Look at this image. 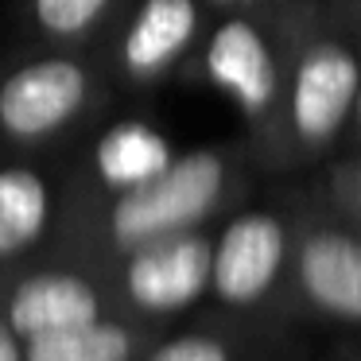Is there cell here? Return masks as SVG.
Here are the masks:
<instances>
[{
	"label": "cell",
	"mask_w": 361,
	"mask_h": 361,
	"mask_svg": "<svg viewBox=\"0 0 361 361\" xmlns=\"http://www.w3.org/2000/svg\"><path fill=\"white\" fill-rule=\"evenodd\" d=\"M357 97V59L342 47H314L299 63L291 113L303 140H326L342 125L350 102Z\"/></svg>",
	"instance_id": "obj_5"
},
{
	"label": "cell",
	"mask_w": 361,
	"mask_h": 361,
	"mask_svg": "<svg viewBox=\"0 0 361 361\" xmlns=\"http://www.w3.org/2000/svg\"><path fill=\"white\" fill-rule=\"evenodd\" d=\"M280 260H283V229L268 214H245L221 233L210 283L229 303H252L272 288Z\"/></svg>",
	"instance_id": "obj_4"
},
{
	"label": "cell",
	"mask_w": 361,
	"mask_h": 361,
	"mask_svg": "<svg viewBox=\"0 0 361 361\" xmlns=\"http://www.w3.org/2000/svg\"><path fill=\"white\" fill-rule=\"evenodd\" d=\"M221 4H229V0H221Z\"/></svg>",
	"instance_id": "obj_17"
},
{
	"label": "cell",
	"mask_w": 361,
	"mask_h": 361,
	"mask_svg": "<svg viewBox=\"0 0 361 361\" xmlns=\"http://www.w3.org/2000/svg\"><path fill=\"white\" fill-rule=\"evenodd\" d=\"M0 361H20V350H16L8 330H0Z\"/></svg>",
	"instance_id": "obj_15"
},
{
	"label": "cell",
	"mask_w": 361,
	"mask_h": 361,
	"mask_svg": "<svg viewBox=\"0 0 361 361\" xmlns=\"http://www.w3.org/2000/svg\"><path fill=\"white\" fill-rule=\"evenodd\" d=\"M86 97V74L74 63L47 59L12 74L0 90V125L16 136H43L59 128Z\"/></svg>",
	"instance_id": "obj_2"
},
{
	"label": "cell",
	"mask_w": 361,
	"mask_h": 361,
	"mask_svg": "<svg viewBox=\"0 0 361 361\" xmlns=\"http://www.w3.org/2000/svg\"><path fill=\"white\" fill-rule=\"evenodd\" d=\"M152 361H229L226 350L210 338H198V334H187V338H175L167 342L164 350H156Z\"/></svg>",
	"instance_id": "obj_14"
},
{
	"label": "cell",
	"mask_w": 361,
	"mask_h": 361,
	"mask_svg": "<svg viewBox=\"0 0 361 361\" xmlns=\"http://www.w3.org/2000/svg\"><path fill=\"white\" fill-rule=\"evenodd\" d=\"M195 35V0H148L125 39V63L136 74L159 71Z\"/></svg>",
	"instance_id": "obj_9"
},
{
	"label": "cell",
	"mask_w": 361,
	"mask_h": 361,
	"mask_svg": "<svg viewBox=\"0 0 361 361\" xmlns=\"http://www.w3.org/2000/svg\"><path fill=\"white\" fill-rule=\"evenodd\" d=\"M299 280L319 307L342 319H361V241L314 233L299 252Z\"/></svg>",
	"instance_id": "obj_7"
},
{
	"label": "cell",
	"mask_w": 361,
	"mask_h": 361,
	"mask_svg": "<svg viewBox=\"0 0 361 361\" xmlns=\"http://www.w3.org/2000/svg\"><path fill=\"white\" fill-rule=\"evenodd\" d=\"M221 159L214 152H195V156L167 164L156 179L136 183L121 195L113 206V237L125 249L148 245L156 237H167L175 229L198 221L221 190Z\"/></svg>",
	"instance_id": "obj_1"
},
{
	"label": "cell",
	"mask_w": 361,
	"mask_h": 361,
	"mask_svg": "<svg viewBox=\"0 0 361 361\" xmlns=\"http://www.w3.org/2000/svg\"><path fill=\"white\" fill-rule=\"evenodd\" d=\"M12 330L24 338L51 334V330L82 326L97 319V295L78 276H35L12 295L8 307Z\"/></svg>",
	"instance_id": "obj_8"
},
{
	"label": "cell",
	"mask_w": 361,
	"mask_h": 361,
	"mask_svg": "<svg viewBox=\"0 0 361 361\" xmlns=\"http://www.w3.org/2000/svg\"><path fill=\"white\" fill-rule=\"evenodd\" d=\"M171 164V148L156 128L140 121H125L97 144V171L113 187H136V183L156 179Z\"/></svg>",
	"instance_id": "obj_10"
},
{
	"label": "cell",
	"mask_w": 361,
	"mask_h": 361,
	"mask_svg": "<svg viewBox=\"0 0 361 361\" xmlns=\"http://www.w3.org/2000/svg\"><path fill=\"white\" fill-rule=\"evenodd\" d=\"M214 272V249L202 237H175V241L140 249L128 264V291L148 311H175L202 295Z\"/></svg>",
	"instance_id": "obj_3"
},
{
	"label": "cell",
	"mask_w": 361,
	"mask_h": 361,
	"mask_svg": "<svg viewBox=\"0 0 361 361\" xmlns=\"http://www.w3.org/2000/svg\"><path fill=\"white\" fill-rule=\"evenodd\" d=\"M357 117H361V86H357Z\"/></svg>",
	"instance_id": "obj_16"
},
{
	"label": "cell",
	"mask_w": 361,
	"mask_h": 361,
	"mask_svg": "<svg viewBox=\"0 0 361 361\" xmlns=\"http://www.w3.org/2000/svg\"><path fill=\"white\" fill-rule=\"evenodd\" d=\"M206 71L221 90L237 97L249 113H260L276 94V66L257 27L245 20H229L206 51Z\"/></svg>",
	"instance_id": "obj_6"
},
{
	"label": "cell",
	"mask_w": 361,
	"mask_h": 361,
	"mask_svg": "<svg viewBox=\"0 0 361 361\" xmlns=\"http://www.w3.org/2000/svg\"><path fill=\"white\" fill-rule=\"evenodd\" d=\"M27 361H128V334L97 319L51 330L27 342Z\"/></svg>",
	"instance_id": "obj_12"
},
{
	"label": "cell",
	"mask_w": 361,
	"mask_h": 361,
	"mask_svg": "<svg viewBox=\"0 0 361 361\" xmlns=\"http://www.w3.org/2000/svg\"><path fill=\"white\" fill-rule=\"evenodd\" d=\"M105 8V0H35V16L55 35H78L94 24V16Z\"/></svg>",
	"instance_id": "obj_13"
},
{
	"label": "cell",
	"mask_w": 361,
	"mask_h": 361,
	"mask_svg": "<svg viewBox=\"0 0 361 361\" xmlns=\"http://www.w3.org/2000/svg\"><path fill=\"white\" fill-rule=\"evenodd\" d=\"M47 187L35 171H0V257H12L43 233Z\"/></svg>",
	"instance_id": "obj_11"
}]
</instances>
